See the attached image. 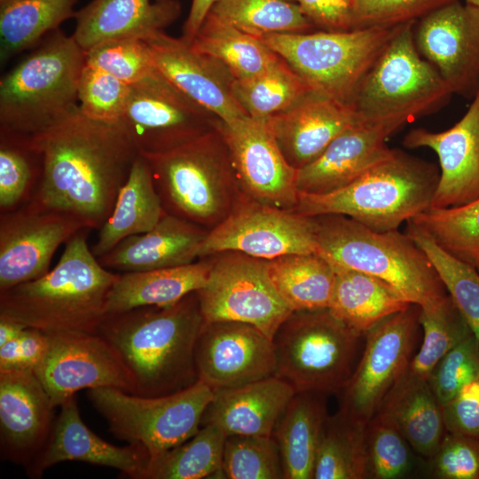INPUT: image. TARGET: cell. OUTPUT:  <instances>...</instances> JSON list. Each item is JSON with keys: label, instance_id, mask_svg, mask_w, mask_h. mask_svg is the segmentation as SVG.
<instances>
[{"label": "cell", "instance_id": "obj_53", "mask_svg": "<svg viewBox=\"0 0 479 479\" xmlns=\"http://www.w3.org/2000/svg\"><path fill=\"white\" fill-rule=\"evenodd\" d=\"M51 345L50 335L27 327L16 339L0 346V371H34L42 364Z\"/></svg>", "mask_w": 479, "mask_h": 479}, {"label": "cell", "instance_id": "obj_17", "mask_svg": "<svg viewBox=\"0 0 479 479\" xmlns=\"http://www.w3.org/2000/svg\"><path fill=\"white\" fill-rule=\"evenodd\" d=\"M228 149L238 192L276 208L294 210L298 203L297 169L286 160L269 120L247 115L216 123Z\"/></svg>", "mask_w": 479, "mask_h": 479}, {"label": "cell", "instance_id": "obj_55", "mask_svg": "<svg viewBox=\"0 0 479 479\" xmlns=\"http://www.w3.org/2000/svg\"><path fill=\"white\" fill-rule=\"evenodd\" d=\"M314 23L331 30L352 29L353 0H294Z\"/></svg>", "mask_w": 479, "mask_h": 479}, {"label": "cell", "instance_id": "obj_8", "mask_svg": "<svg viewBox=\"0 0 479 479\" xmlns=\"http://www.w3.org/2000/svg\"><path fill=\"white\" fill-rule=\"evenodd\" d=\"M402 25L260 38L317 93L349 103L360 82Z\"/></svg>", "mask_w": 479, "mask_h": 479}, {"label": "cell", "instance_id": "obj_56", "mask_svg": "<svg viewBox=\"0 0 479 479\" xmlns=\"http://www.w3.org/2000/svg\"><path fill=\"white\" fill-rule=\"evenodd\" d=\"M220 0H192L189 14L183 26L181 38L190 43L200 30L206 17Z\"/></svg>", "mask_w": 479, "mask_h": 479}, {"label": "cell", "instance_id": "obj_2", "mask_svg": "<svg viewBox=\"0 0 479 479\" xmlns=\"http://www.w3.org/2000/svg\"><path fill=\"white\" fill-rule=\"evenodd\" d=\"M204 323L195 291L170 305L106 314L98 334L132 373L135 395L160 397L199 381L194 351Z\"/></svg>", "mask_w": 479, "mask_h": 479}, {"label": "cell", "instance_id": "obj_6", "mask_svg": "<svg viewBox=\"0 0 479 479\" xmlns=\"http://www.w3.org/2000/svg\"><path fill=\"white\" fill-rule=\"evenodd\" d=\"M439 176L434 163L394 149L339 190L298 192L294 211L306 216L343 215L377 232L397 230L431 206Z\"/></svg>", "mask_w": 479, "mask_h": 479}, {"label": "cell", "instance_id": "obj_34", "mask_svg": "<svg viewBox=\"0 0 479 479\" xmlns=\"http://www.w3.org/2000/svg\"><path fill=\"white\" fill-rule=\"evenodd\" d=\"M335 286L329 310L358 334L411 304L393 287L373 275L332 263Z\"/></svg>", "mask_w": 479, "mask_h": 479}, {"label": "cell", "instance_id": "obj_24", "mask_svg": "<svg viewBox=\"0 0 479 479\" xmlns=\"http://www.w3.org/2000/svg\"><path fill=\"white\" fill-rule=\"evenodd\" d=\"M55 408L34 371H0L2 458L27 468L50 436Z\"/></svg>", "mask_w": 479, "mask_h": 479}, {"label": "cell", "instance_id": "obj_10", "mask_svg": "<svg viewBox=\"0 0 479 479\" xmlns=\"http://www.w3.org/2000/svg\"><path fill=\"white\" fill-rule=\"evenodd\" d=\"M415 23L399 27L360 82L350 101L357 120L406 117L413 121L438 109L453 94L418 51Z\"/></svg>", "mask_w": 479, "mask_h": 479}, {"label": "cell", "instance_id": "obj_20", "mask_svg": "<svg viewBox=\"0 0 479 479\" xmlns=\"http://www.w3.org/2000/svg\"><path fill=\"white\" fill-rule=\"evenodd\" d=\"M194 358L199 380L215 391L245 386L276 371L273 340L242 322H205Z\"/></svg>", "mask_w": 479, "mask_h": 479}, {"label": "cell", "instance_id": "obj_30", "mask_svg": "<svg viewBox=\"0 0 479 479\" xmlns=\"http://www.w3.org/2000/svg\"><path fill=\"white\" fill-rule=\"evenodd\" d=\"M211 267L209 256L176 267L122 272L107 294L106 314L173 304L203 287Z\"/></svg>", "mask_w": 479, "mask_h": 479}, {"label": "cell", "instance_id": "obj_33", "mask_svg": "<svg viewBox=\"0 0 479 479\" xmlns=\"http://www.w3.org/2000/svg\"><path fill=\"white\" fill-rule=\"evenodd\" d=\"M167 213L155 187L150 166L139 153L122 186L113 211L99 228L90 248L98 258L124 239L152 230Z\"/></svg>", "mask_w": 479, "mask_h": 479}, {"label": "cell", "instance_id": "obj_43", "mask_svg": "<svg viewBox=\"0 0 479 479\" xmlns=\"http://www.w3.org/2000/svg\"><path fill=\"white\" fill-rule=\"evenodd\" d=\"M408 221L452 255L474 268L478 263L479 198L459 207H429Z\"/></svg>", "mask_w": 479, "mask_h": 479}, {"label": "cell", "instance_id": "obj_19", "mask_svg": "<svg viewBox=\"0 0 479 479\" xmlns=\"http://www.w3.org/2000/svg\"><path fill=\"white\" fill-rule=\"evenodd\" d=\"M413 36L452 93L473 98L479 88V8L446 4L416 21Z\"/></svg>", "mask_w": 479, "mask_h": 479}, {"label": "cell", "instance_id": "obj_21", "mask_svg": "<svg viewBox=\"0 0 479 479\" xmlns=\"http://www.w3.org/2000/svg\"><path fill=\"white\" fill-rule=\"evenodd\" d=\"M410 122L406 117L357 120L316 160L297 169L298 192L326 194L346 186L393 153L386 143L388 137Z\"/></svg>", "mask_w": 479, "mask_h": 479}, {"label": "cell", "instance_id": "obj_12", "mask_svg": "<svg viewBox=\"0 0 479 479\" xmlns=\"http://www.w3.org/2000/svg\"><path fill=\"white\" fill-rule=\"evenodd\" d=\"M211 258L208 279L196 291L205 322L249 324L273 340L293 311L273 287L266 260L234 251Z\"/></svg>", "mask_w": 479, "mask_h": 479}, {"label": "cell", "instance_id": "obj_18", "mask_svg": "<svg viewBox=\"0 0 479 479\" xmlns=\"http://www.w3.org/2000/svg\"><path fill=\"white\" fill-rule=\"evenodd\" d=\"M85 229L70 216L30 201L0 216V291L50 270L58 247Z\"/></svg>", "mask_w": 479, "mask_h": 479}, {"label": "cell", "instance_id": "obj_46", "mask_svg": "<svg viewBox=\"0 0 479 479\" xmlns=\"http://www.w3.org/2000/svg\"><path fill=\"white\" fill-rule=\"evenodd\" d=\"M411 450L395 424L377 412L365 427L366 478L404 477L412 467Z\"/></svg>", "mask_w": 479, "mask_h": 479}, {"label": "cell", "instance_id": "obj_52", "mask_svg": "<svg viewBox=\"0 0 479 479\" xmlns=\"http://www.w3.org/2000/svg\"><path fill=\"white\" fill-rule=\"evenodd\" d=\"M438 479H479V439L446 432L428 459Z\"/></svg>", "mask_w": 479, "mask_h": 479}, {"label": "cell", "instance_id": "obj_23", "mask_svg": "<svg viewBox=\"0 0 479 479\" xmlns=\"http://www.w3.org/2000/svg\"><path fill=\"white\" fill-rule=\"evenodd\" d=\"M156 69L175 87L223 122L246 116L232 94L234 77L216 59L164 31L143 40Z\"/></svg>", "mask_w": 479, "mask_h": 479}, {"label": "cell", "instance_id": "obj_39", "mask_svg": "<svg viewBox=\"0 0 479 479\" xmlns=\"http://www.w3.org/2000/svg\"><path fill=\"white\" fill-rule=\"evenodd\" d=\"M365 427L340 410L329 415L312 479L366 478Z\"/></svg>", "mask_w": 479, "mask_h": 479}, {"label": "cell", "instance_id": "obj_38", "mask_svg": "<svg viewBox=\"0 0 479 479\" xmlns=\"http://www.w3.org/2000/svg\"><path fill=\"white\" fill-rule=\"evenodd\" d=\"M225 437L217 427L201 425L183 444L151 458L141 479H202L223 475Z\"/></svg>", "mask_w": 479, "mask_h": 479}, {"label": "cell", "instance_id": "obj_42", "mask_svg": "<svg viewBox=\"0 0 479 479\" xmlns=\"http://www.w3.org/2000/svg\"><path fill=\"white\" fill-rule=\"evenodd\" d=\"M420 308L423 339L408 373L428 380L437 363L473 333L448 294L438 302Z\"/></svg>", "mask_w": 479, "mask_h": 479}, {"label": "cell", "instance_id": "obj_7", "mask_svg": "<svg viewBox=\"0 0 479 479\" xmlns=\"http://www.w3.org/2000/svg\"><path fill=\"white\" fill-rule=\"evenodd\" d=\"M165 210L213 228L230 212L238 192L226 145L216 128L170 150L141 153Z\"/></svg>", "mask_w": 479, "mask_h": 479}, {"label": "cell", "instance_id": "obj_54", "mask_svg": "<svg viewBox=\"0 0 479 479\" xmlns=\"http://www.w3.org/2000/svg\"><path fill=\"white\" fill-rule=\"evenodd\" d=\"M447 432L479 439V376L442 404Z\"/></svg>", "mask_w": 479, "mask_h": 479}, {"label": "cell", "instance_id": "obj_26", "mask_svg": "<svg viewBox=\"0 0 479 479\" xmlns=\"http://www.w3.org/2000/svg\"><path fill=\"white\" fill-rule=\"evenodd\" d=\"M357 121L352 106L310 91L269 123L287 162L295 169L316 160Z\"/></svg>", "mask_w": 479, "mask_h": 479}, {"label": "cell", "instance_id": "obj_9", "mask_svg": "<svg viewBox=\"0 0 479 479\" xmlns=\"http://www.w3.org/2000/svg\"><path fill=\"white\" fill-rule=\"evenodd\" d=\"M360 337L329 309L293 311L273 337L274 376L295 392L339 393L354 371Z\"/></svg>", "mask_w": 479, "mask_h": 479}, {"label": "cell", "instance_id": "obj_47", "mask_svg": "<svg viewBox=\"0 0 479 479\" xmlns=\"http://www.w3.org/2000/svg\"><path fill=\"white\" fill-rule=\"evenodd\" d=\"M130 85L98 68L84 65L78 83V102L86 117L107 123L121 121Z\"/></svg>", "mask_w": 479, "mask_h": 479}, {"label": "cell", "instance_id": "obj_36", "mask_svg": "<svg viewBox=\"0 0 479 479\" xmlns=\"http://www.w3.org/2000/svg\"><path fill=\"white\" fill-rule=\"evenodd\" d=\"M78 0H0V61L36 45L74 18Z\"/></svg>", "mask_w": 479, "mask_h": 479}, {"label": "cell", "instance_id": "obj_35", "mask_svg": "<svg viewBox=\"0 0 479 479\" xmlns=\"http://www.w3.org/2000/svg\"><path fill=\"white\" fill-rule=\"evenodd\" d=\"M268 277L292 311L328 309L335 286L332 263L318 253L266 260Z\"/></svg>", "mask_w": 479, "mask_h": 479}, {"label": "cell", "instance_id": "obj_27", "mask_svg": "<svg viewBox=\"0 0 479 479\" xmlns=\"http://www.w3.org/2000/svg\"><path fill=\"white\" fill-rule=\"evenodd\" d=\"M180 12L177 0H92L76 10L71 35L84 51L111 40H145L164 31Z\"/></svg>", "mask_w": 479, "mask_h": 479}, {"label": "cell", "instance_id": "obj_32", "mask_svg": "<svg viewBox=\"0 0 479 479\" xmlns=\"http://www.w3.org/2000/svg\"><path fill=\"white\" fill-rule=\"evenodd\" d=\"M326 394L296 392L273 431L284 479H312L315 459L329 414Z\"/></svg>", "mask_w": 479, "mask_h": 479}, {"label": "cell", "instance_id": "obj_58", "mask_svg": "<svg viewBox=\"0 0 479 479\" xmlns=\"http://www.w3.org/2000/svg\"><path fill=\"white\" fill-rule=\"evenodd\" d=\"M467 4H469L471 5H474L477 8H479V0H465Z\"/></svg>", "mask_w": 479, "mask_h": 479}, {"label": "cell", "instance_id": "obj_41", "mask_svg": "<svg viewBox=\"0 0 479 479\" xmlns=\"http://www.w3.org/2000/svg\"><path fill=\"white\" fill-rule=\"evenodd\" d=\"M209 12L258 38L270 34L308 32L314 24L297 4L288 0H220Z\"/></svg>", "mask_w": 479, "mask_h": 479}, {"label": "cell", "instance_id": "obj_48", "mask_svg": "<svg viewBox=\"0 0 479 479\" xmlns=\"http://www.w3.org/2000/svg\"><path fill=\"white\" fill-rule=\"evenodd\" d=\"M84 54L85 65L105 71L129 85L157 70L148 45L140 39L104 42L85 51Z\"/></svg>", "mask_w": 479, "mask_h": 479}, {"label": "cell", "instance_id": "obj_59", "mask_svg": "<svg viewBox=\"0 0 479 479\" xmlns=\"http://www.w3.org/2000/svg\"><path fill=\"white\" fill-rule=\"evenodd\" d=\"M475 268L479 271V261H478V263H476V265L475 266Z\"/></svg>", "mask_w": 479, "mask_h": 479}, {"label": "cell", "instance_id": "obj_51", "mask_svg": "<svg viewBox=\"0 0 479 479\" xmlns=\"http://www.w3.org/2000/svg\"><path fill=\"white\" fill-rule=\"evenodd\" d=\"M453 1L457 0H353L352 29L416 22Z\"/></svg>", "mask_w": 479, "mask_h": 479}, {"label": "cell", "instance_id": "obj_16", "mask_svg": "<svg viewBox=\"0 0 479 479\" xmlns=\"http://www.w3.org/2000/svg\"><path fill=\"white\" fill-rule=\"evenodd\" d=\"M49 335L48 354L35 373L55 407L84 389L115 388L136 394L132 373L99 334L67 331Z\"/></svg>", "mask_w": 479, "mask_h": 479}, {"label": "cell", "instance_id": "obj_45", "mask_svg": "<svg viewBox=\"0 0 479 479\" xmlns=\"http://www.w3.org/2000/svg\"><path fill=\"white\" fill-rule=\"evenodd\" d=\"M222 472L229 479H284L282 458L273 436H227Z\"/></svg>", "mask_w": 479, "mask_h": 479}, {"label": "cell", "instance_id": "obj_40", "mask_svg": "<svg viewBox=\"0 0 479 479\" xmlns=\"http://www.w3.org/2000/svg\"><path fill=\"white\" fill-rule=\"evenodd\" d=\"M232 90L246 114L257 120H269L312 91L280 57L257 75L234 79Z\"/></svg>", "mask_w": 479, "mask_h": 479}, {"label": "cell", "instance_id": "obj_57", "mask_svg": "<svg viewBox=\"0 0 479 479\" xmlns=\"http://www.w3.org/2000/svg\"><path fill=\"white\" fill-rule=\"evenodd\" d=\"M27 326L4 318H0V346L18 338Z\"/></svg>", "mask_w": 479, "mask_h": 479}, {"label": "cell", "instance_id": "obj_4", "mask_svg": "<svg viewBox=\"0 0 479 479\" xmlns=\"http://www.w3.org/2000/svg\"><path fill=\"white\" fill-rule=\"evenodd\" d=\"M84 51L59 28L0 80V130L23 141L79 110Z\"/></svg>", "mask_w": 479, "mask_h": 479}, {"label": "cell", "instance_id": "obj_25", "mask_svg": "<svg viewBox=\"0 0 479 479\" xmlns=\"http://www.w3.org/2000/svg\"><path fill=\"white\" fill-rule=\"evenodd\" d=\"M50 436L26 468L31 477H40L51 467L64 461H80L120 470L132 479H141L149 462L140 444L116 446L100 438L82 421L75 397L61 404Z\"/></svg>", "mask_w": 479, "mask_h": 479}, {"label": "cell", "instance_id": "obj_28", "mask_svg": "<svg viewBox=\"0 0 479 479\" xmlns=\"http://www.w3.org/2000/svg\"><path fill=\"white\" fill-rule=\"evenodd\" d=\"M207 233L200 225L167 212L152 230L124 239L98 260L121 272L189 264L199 260Z\"/></svg>", "mask_w": 479, "mask_h": 479}, {"label": "cell", "instance_id": "obj_13", "mask_svg": "<svg viewBox=\"0 0 479 479\" xmlns=\"http://www.w3.org/2000/svg\"><path fill=\"white\" fill-rule=\"evenodd\" d=\"M310 216L250 200L238 193L225 216L208 232L199 259L240 252L271 260L291 254L318 253Z\"/></svg>", "mask_w": 479, "mask_h": 479}, {"label": "cell", "instance_id": "obj_11", "mask_svg": "<svg viewBox=\"0 0 479 479\" xmlns=\"http://www.w3.org/2000/svg\"><path fill=\"white\" fill-rule=\"evenodd\" d=\"M214 396L215 390L200 380L187 389L160 397H144L115 388L87 391L88 399L106 420L111 433L128 444L142 445L150 459L193 436Z\"/></svg>", "mask_w": 479, "mask_h": 479}, {"label": "cell", "instance_id": "obj_3", "mask_svg": "<svg viewBox=\"0 0 479 479\" xmlns=\"http://www.w3.org/2000/svg\"><path fill=\"white\" fill-rule=\"evenodd\" d=\"M89 229L71 237L52 270L0 291V318L45 333H98L107 294L118 279L104 267L87 243Z\"/></svg>", "mask_w": 479, "mask_h": 479}, {"label": "cell", "instance_id": "obj_29", "mask_svg": "<svg viewBox=\"0 0 479 479\" xmlns=\"http://www.w3.org/2000/svg\"><path fill=\"white\" fill-rule=\"evenodd\" d=\"M296 392L271 376L234 389L215 391L201 425L212 424L227 436H272L275 426Z\"/></svg>", "mask_w": 479, "mask_h": 479}, {"label": "cell", "instance_id": "obj_49", "mask_svg": "<svg viewBox=\"0 0 479 479\" xmlns=\"http://www.w3.org/2000/svg\"><path fill=\"white\" fill-rule=\"evenodd\" d=\"M38 153L26 141L1 134L0 209L6 212L25 201L35 175Z\"/></svg>", "mask_w": 479, "mask_h": 479}, {"label": "cell", "instance_id": "obj_31", "mask_svg": "<svg viewBox=\"0 0 479 479\" xmlns=\"http://www.w3.org/2000/svg\"><path fill=\"white\" fill-rule=\"evenodd\" d=\"M377 412L388 417L412 449L430 459L441 444L446 428L442 404L428 380L407 373L389 391Z\"/></svg>", "mask_w": 479, "mask_h": 479}, {"label": "cell", "instance_id": "obj_14", "mask_svg": "<svg viewBox=\"0 0 479 479\" xmlns=\"http://www.w3.org/2000/svg\"><path fill=\"white\" fill-rule=\"evenodd\" d=\"M420 308L387 317L365 335L362 357L341 393L340 411L367 425L383 400L408 371Z\"/></svg>", "mask_w": 479, "mask_h": 479}, {"label": "cell", "instance_id": "obj_44", "mask_svg": "<svg viewBox=\"0 0 479 479\" xmlns=\"http://www.w3.org/2000/svg\"><path fill=\"white\" fill-rule=\"evenodd\" d=\"M405 232L427 254L448 294L479 342V271L452 255L411 221Z\"/></svg>", "mask_w": 479, "mask_h": 479}, {"label": "cell", "instance_id": "obj_5", "mask_svg": "<svg viewBox=\"0 0 479 479\" xmlns=\"http://www.w3.org/2000/svg\"><path fill=\"white\" fill-rule=\"evenodd\" d=\"M310 217L318 254L331 263L379 278L420 307L448 294L427 254L405 232H377L343 215Z\"/></svg>", "mask_w": 479, "mask_h": 479}, {"label": "cell", "instance_id": "obj_37", "mask_svg": "<svg viewBox=\"0 0 479 479\" xmlns=\"http://www.w3.org/2000/svg\"><path fill=\"white\" fill-rule=\"evenodd\" d=\"M190 44L195 51L224 64L234 79L257 75L279 59L260 38L236 28L210 12Z\"/></svg>", "mask_w": 479, "mask_h": 479}, {"label": "cell", "instance_id": "obj_50", "mask_svg": "<svg viewBox=\"0 0 479 479\" xmlns=\"http://www.w3.org/2000/svg\"><path fill=\"white\" fill-rule=\"evenodd\" d=\"M479 376V342L471 334L451 349L435 366L428 381L441 404Z\"/></svg>", "mask_w": 479, "mask_h": 479}, {"label": "cell", "instance_id": "obj_22", "mask_svg": "<svg viewBox=\"0 0 479 479\" xmlns=\"http://www.w3.org/2000/svg\"><path fill=\"white\" fill-rule=\"evenodd\" d=\"M463 117L452 128L435 132L411 130L404 146L433 150L440 163V176L431 208L467 204L479 198V88Z\"/></svg>", "mask_w": 479, "mask_h": 479}, {"label": "cell", "instance_id": "obj_1", "mask_svg": "<svg viewBox=\"0 0 479 479\" xmlns=\"http://www.w3.org/2000/svg\"><path fill=\"white\" fill-rule=\"evenodd\" d=\"M41 157L28 201L99 229L111 215L139 151L120 122L90 119L80 109L26 141Z\"/></svg>", "mask_w": 479, "mask_h": 479}, {"label": "cell", "instance_id": "obj_15", "mask_svg": "<svg viewBox=\"0 0 479 479\" xmlns=\"http://www.w3.org/2000/svg\"><path fill=\"white\" fill-rule=\"evenodd\" d=\"M130 87L119 122L140 153L170 150L215 129L219 120L158 70Z\"/></svg>", "mask_w": 479, "mask_h": 479}]
</instances>
